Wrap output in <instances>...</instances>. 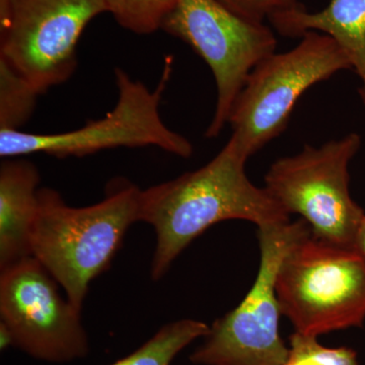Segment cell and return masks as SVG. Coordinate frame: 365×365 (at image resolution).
<instances>
[{"instance_id":"1","label":"cell","mask_w":365,"mask_h":365,"mask_svg":"<svg viewBox=\"0 0 365 365\" xmlns=\"http://www.w3.org/2000/svg\"><path fill=\"white\" fill-rule=\"evenodd\" d=\"M249 158L232 135L200 169L141 190L139 222L155 228L157 237L153 280H160L178 256L216 223L241 220L261 228L290 222L289 213L265 187L250 181L245 170Z\"/></svg>"},{"instance_id":"2","label":"cell","mask_w":365,"mask_h":365,"mask_svg":"<svg viewBox=\"0 0 365 365\" xmlns=\"http://www.w3.org/2000/svg\"><path fill=\"white\" fill-rule=\"evenodd\" d=\"M140 195L135 185L116 179L100 202L72 207L56 190L39 189L31 252L79 311L91 281L110 267L127 230L139 222Z\"/></svg>"},{"instance_id":"3","label":"cell","mask_w":365,"mask_h":365,"mask_svg":"<svg viewBox=\"0 0 365 365\" xmlns=\"http://www.w3.org/2000/svg\"><path fill=\"white\" fill-rule=\"evenodd\" d=\"M276 295L294 332L319 337L362 327L365 258L355 248L323 241L311 232L283 259Z\"/></svg>"},{"instance_id":"4","label":"cell","mask_w":365,"mask_h":365,"mask_svg":"<svg viewBox=\"0 0 365 365\" xmlns=\"http://www.w3.org/2000/svg\"><path fill=\"white\" fill-rule=\"evenodd\" d=\"M172 71L173 58L165 56L160 81L150 90L143 81H134L123 69L116 68L118 100L114 109L105 118L62 133L1 130L0 157L44 153L58 158H81L112 148L146 146H155L180 158L192 157V143L186 137L170 130L160 116V102Z\"/></svg>"},{"instance_id":"5","label":"cell","mask_w":365,"mask_h":365,"mask_svg":"<svg viewBox=\"0 0 365 365\" xmlns=\"http://www.w3.org/2000/svg\"><path fill=\"white\" fill-rule=\"evenodd\" d=\"M347 69L349 57L332 37L307 32L294 49L273 53L249 74L228 119L232 135L252 157L283 133L309 88Z\"/></svg>"},{"instance_id":"6","label":"cell","mask_w":365,"mask_h":365,"mask_svg":"<svg viewBox=\"0 0 365 365\" xmlns=\"http://www.w3.org/2000/svg\"><path fill=\"white\" fill-rule=\"evenodd\" d=\"M311 234L304 220L258 228L260 266L241 304L209 326L202 344L190 355L197 365H284L288 346L280 337L282 316L276 278L295 242Z\"/></svg>"},{"instance_id":"7","label":"cell","mask_w":365,"mask_h":365,"mask_svg":"<svg viewBox=\"0 0 365 365\" xmlns=\"http://www.w3.org/2000/svg\"><path fill=\"white\" fill-rule=\"evenodd\" d=\"M360 148L357 133L319 148L304 145L271 165L265 188L290 215L302 216L314 237L354 248L365 212L350 193L349 165Z\"/></svg>"},{"instance_id":"8","label":"cell","mask_w":365,"mask_h":365,"mask_svg":"<svg viewBox=\"0 0 365 365\" xmlns=\"http://www.w3.org/2000/svg\"><path fill=\"white\" fill-rule=\"evenodd\" d=\"M160 30L188 44L212 71L217 95L205 137L216 138L249 74L275 53L273 31L237 16L220 0H176Z\"/></svg>"},{"instance_id":"9","label":"cell","mask_w":365,"mask_h":365,"mask_svg":"<svg viewBox=\"0 0 365 365\" xmlns=\"http://www.w3.org/2000/svg\"><path fill=\"white\" fill-rule=\"evenodd\" d=\"M0 273V345L49 364H68L90 352L81 311L35 257Z\"/></svg>"},{"instance_id":"10","label":"cell","mask_w":365,"mask_h":365,"mask_svg":"<svg viewBox=\"0 0 365 365\" xmlns=\"http://www.w3.org/2000/svg\"><path fill=\"white\" fill-rule=\"evenodd\" d=\"M107 13L101 0H13L4 57L43 95L71 78L78 44L91 20Z\"/></svg>"},{"instance_id":"11","label":"cell","mask_w":365,"mask_h":365,"mask_svg":"<svg viewBox=\"0 0 365 365\" xmlns=\"http://www.w3.org/2000/svg\"><path fill=\"white\" fill-rule=\"evenodd\" d=\"M40 180L37 167L25 158H4L0 165V270L32 256Z\"/></svg>"},{"instance_id":"12","label":"cell","mask_w":365,"mask_h":365,"mask_svg":"<svg viewBox=\"0 0 365 365\" xmlns=\"http://www.w3.org/2000/svg\"><path fill=\"white\" fill-rule=\"evenodd\" d=\"M270 23L285 37L302 38L309 31L332 37L348 55L361 81L359 91L365 105V0H331L319 13H309L304 7L276 16Z\"/></svg>"},{"instance_id":"13","label":"cell","mask_w":365,"mask_h":365,"mask_svg":"<svg viewBox=\"0 0 365 365\" xmlns=\"http://www.w3.org/2000/svg\"><path fill=\"white\" fill-rule=\"evenodd\" d=\"M209 325L182 319L163 326L150 339L110 365H170L185 348L207 334Z\"/></svg>"},{"instance_id":"14","label":"cell","mask_w":365,"mask_h":365,"mask_svg":"<svg viewBox=\"0 0 365 365\" xmlns=\"http://www.w3.org/2000/svg\"><path fill=\"white\" fill-rule=\"evenodd\" d=\"M41 93L0 57V131L21 130L35 111Z\"/></svg>"},{"instance_id":"15","label":"cell","mask_w":365,"mask_h":365,"mask_svg":"<svg viewBox=\"0 0 365 365\" xmlns=\"http://www.w3.org/2000/svg\"><path fill=\"white\" fill-rule=\"evenodd\" d=\"M120 26L137 35H150L162 28L176 0H101Z\"/></svg>"},{"instance_id":"16","label":"cell","mask_w":365,"mask_h":365,"mask_svg":"<svg viewBox=\"0 0 365 365\" xmlns=\"http://www.w3.org/2000/svg\"><path fill=\"white\" fill-rule=\"evenodd\" d=\"M318 338L292 334L284 365H359L357 353L351 348L326 347Z\"/></svg>"},{"instance_id":"17","label":"cell","mask_w":365,"mask_h":365,"mask_svg":"<svg viewBox=\"0 0 365 365\" xmlns=\"http://www.w3.org/2000/svg\"><path fill=\"white\" fill-rule=\"evenodd\" d=\"M237 16L254 21H270L276 16L304 9L299 0H220Z\"/></svg>"},{"instance_id":"18","label":"cell","mask_w":365,"mask_h":365,"mask_svg":"<svg viewBox=\"0 0 365 365\" xmlns=\"http://www.w3.org/2000/svg\"><path fill=\"white\" fill-rule=\"evenodd\" d=\"M11 9H13V0H0V39L4 38L9 31Z\"/></svg>"},{"instance_id":"19","label":"cell","mask_w":365,"mask_h":365,"mask_svg":"<svg viewBox=\"0 0 365 365\" xmlns=\"http://www.w3.org/2000/svg\"><path fill=\"white\" fill-rule=\"evenodd\" d=\"M354 248L359 252L365 258V215L355 237Z\"/></svg>"}]
</instances>
